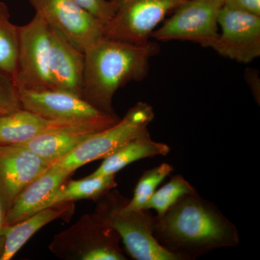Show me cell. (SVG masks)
<instances>
[{
    "instance_id": "cell-8",
    "label": "cell",
    "mask_w": 260,
    "mask_h": 260,
    "mask_svg": "<svg viewBox=\"0 0 260 260\" xmlns=\"http://www.w3.org/2000/svg\"><path fill=\"white\" fill-rule=\"evenodd\" d=\"M223 6V0H187L151 37L160 42L187 41L211 48L218 37V15Z\"/></svg>"
},
{
    "instance_id": "cell-17",
    "label": "cell",
    "mask_w": 260,
    "mask_h": 260,
    "mask_svg": "<svg viewBox=\"0 0 260 260\" xmlns=\"http://www.w3.org/2000/svg\"><path fill=\"white\" fill-rule=\"evenodd\" d=\"M77 122L81 121L50 120L23 109L0 114V145L21 144L46 132Z\"/></svg>"
},
{
    "instance_id": "cell-19",
    "label": "cell",
    "mask_w": 260,
    "mask_h": 260,
    "mask_svg": "<svg viewBox=\"0 0 260 260\" xmlns=\"http://www.w3.org/2000/svg\"><path fill=\"white\" fill-rule=\"evenodd\" d=\"M116 186L115 174L93 178L86 177L80 180H72L68 183L64 181L49 197L41 210L75 200L100 199Z\"/></svg>"
},
{
    "instance_id": "cell-27",
    "label": "cell",
    "mask_w": 260,
    "mask_h": 260,
    "mask_svg": "<svg viewBox=\"0 0 260 260\" xmlns=\"http://www.w3.org/2000/svg\"><path fill=\"white\" fill-rule=\"evenodd\" d=\"M8 212L6 203L4 198L0 192V256L3 251V243H4V233L6 224V215Z\"/></svg>"
},
{
    "instance_id": "cell-2",
    "label": "cell",
    "mask_w": 260,
    "mask_h": 260,
    "mask_svg": "<svg viewBox=\"0 0 260 260\" xmlns=\"http://www.w3.org/2000/svg\"><path fill=\"white\" fill-rule=\"evenodd\" d=\"M154 235L172 249L197 253L239 242L234 225L196 193L183 196L155 218Z\"/></svg>"
},
{
    "instance_id": "cell-12",
    "label": "cell",
    "mask_w": 260,
    "mask_h": 260,
    "mask_svg": "<svg viewBox=\"0 0 260 260\" xmlns=\"http://www.w3.org/2000/svg\"><path fill=\"white\" fill-rule=\"evenodd\" d=\"M50 164L23 144L0 145V192L8 210L25 186Z\"/></svg>"
},
{
    "instance_id": "cell-16",
    "label": "cell",
    "mask_w": 260,
    "mask_h": 260,
    "mask_svg": "<svg viewBox=\"0 0 260 260\" xmlns=\"http://www.w3.org/2000/svg\"><path fill=\"white\" fill-rule=\"evenodd\" d=\"M73 212V202L61 203L39 210L18 223L7 225L0 260L13 259L38 231L53 220L70 216Z\"/></svg>"
},
{
    "instance_id": "cell-26",
    "label": "cell",
    "mask_w": 260,
    "mask_h": 260,
    "mask_svg": "<svg viewBox=\"0 0 260 260\" xmlns=\"http://www.w3.org/2000/svg\"><path fill=\"white\" fill-rule=\"evenodd\" d=\"M245 79L250 87L253 95L258 103L260 99V81L259 72L254 69H247L245 72Z\"/></svg>"
},
{
    "instance_id": "cell-9",
    "label": "cell",
    "mask_w": 260,
    "mask_h": 260,
    "mask_svg": "<svg viewBox=\"0 0 260 260\" xmlns=\"http://www.w3.org/2000/svg\"><path fill=\"white\" fill-rule=\"evenodd\" d=\"M36 13L84 53L104 37V24L74 0H29Z\"/></svg>"
},
{
    "instance_id": "cell-5",
    "label": "cell",
    "mask_w": 260,
    "mask_h": 260,
    "mask_svg": "<svg viewBox=\"0 0 260 260\" xmlns=\"http://www.w3.org/2000/svg\"><path fill=\"white\" fill-rule=\"evenodd\" d=\"M154 116L151 106L138 102L118 122L89 137L70 153L51 162L46 172L60 170L73 173L88 162L107 158L148 129Z\"/></svg>"
},
{
    "instance_id": "cell-4",
    "label": "cell",
    "mask_w": 260,
    "mask_h": 260,
    "mask_svg": "<svg viewBox=\"0 0 260 260\" xmlns=\"http://www.w3.org/2000/svg\"><path fill=\"white\" fill-rule=\"evenodd\" d=\"M120 237L96 214H85L74 224L58 233L49 251L64 260H124Z\"/></svg>"
},
{
    "instance_id": "cell-23",
    "label": "cell",
    "mask_w": 260,
    "mask_h": 260,
    "mask_svg": "<svg viewBox=\"0 0 260 260\" xmlns=\"http://www.w3.org/2000/svg\"><path fill=\"white\" fill-rule=\"evenodd\" d=\"M23 109L18 89L13 79L0 70V113L5 114Z\"/></svg>"
},
{
    "instance_id": "cell-10",
    "label": "cell",
    "mask_w": 260,
    "mask_h": 260,
    "mask_svg": "<svg viewBox=\"0 0 260 260\" xmlns=\"http://www.w3.org/2000/svg\"><path fill=\"white\" fill-rule=\"evenodd\" d=\"M219 34L210 49L238 62L248 64L260 56V16L222 7Z\"/></svg>"
},
{
    "instance_id": "cell-25",
    "label": "cell",
    "mask_w": 260,
    "mask_h": 260,
    "mask_svg": "<svg viewBox=\"0 0 260 260\" xmlns=\"http://www.w3.org/2000/svg\"><path fill=\"white\" fill-rule=\"evenodd\" d=\"M224 6L260 16V0H223Z\"/></svg>"
},
{
    "instance_id": "cell-20",
    "label": "cell",
    "mask_w": 260,
    "mask_h": 260,
    "mask_svg": "<svg viewBox=\"0 0 260 260\" xmlns=\"http://www.w3.org/2000/svg\"><path fill=\"white\" fill-rule=\"evenodd\" d=\"M18 54V26L10 20V10L0 1V70L14 79Z\"/></svg>"
},
{
    "instance_id": "cell-1",
    "label": "cell",
    "mask_w": 260,
    "mask_h": 260,
    "mask_svg": "<svg viewBox=\"0 0 260 260\" xmlns=\"http://www.w3.org/2000/svg\"><path fill=\"white\" fill-rule=\"evenodd\" d=\"M157 43L133 44L103 37L84 52L82 99L99 110L115 114L113 98L132 81L146 78L150 59L159 54Z\"/></svg>"
},
{
    "instance_id": "cell-18",
    "label": "cell",
    "mask_w": 260,
    "mask_h": 260,
    "mask_svg": "<svg viewBox=\"0 0 260 260\" xmlns=\"http://www.w3.org/2000/svg\"><path fill=\"white\" fill-rule=\"evenodd\" d=\"M170 148L164 143L153 141L148 129L143 132L104 158L102 165L88 177H99L116 174L132 162L146 158L167 155Z\"/></svg>"
},
{
    "instance_id": "cell-6",
    "label": "cell",
    "mask_w": 260,
    "mask_h": 260,
    "mask_svg": "<svg viewBox=\"0 0 260 260\" xmlns=\"http://www.w3.org/2000/svg\"><path fill=\"white\" fill-rule=\"evenodd\" d=\"M51 50V28L41 15L36 13L28 23L18 26V60L13 79L18 90H54Z\"/></svg>"
},
{
    "instance_id": "cell-15",
    "label": "cell",
    "mask_w": 260,
    "mask_h": 260,
    "mask_svg": "<svg viewBox=\"0 0 260 260\" xmlns=\"http://www.w3.org/2000/svg\"><path fill=\"white\" fill-rule=\"evenodd\" d=\"M73 173L47 171L20 191L6 215L7 225L18 223L42 209L43 205Z\"/></svg>"
},
{
    "instance_id": "cell-13",
    "label": "cell",
    "mask_w": 260,
    "mask_h": 260,
    "mask_svg": "<svg viewBox=\"0 0 260 260\" xmlns=\"http://www.w3.org/2000/svg\"><path fill=\"white\" fill-rule=\"evenodd\" d=\"M119 119L73 123L46 132L21 144L51 164L70 153L92 135L114 125Z\"/></svg>"
},
{
    "instance_id": "cell-24",
    "label": "cell",
    "mask_w": 260,
    "mask_h": 260,
    "mask_svg": "<svg viewBox=\"0 0 260 260\" xmlns=\"http://www.w3.org/2000/svg\"><path fill=\"white\" fill-rule=\"evenodd\" d=\"M84 9L88 10L100 20L104 26L112 20L114 16V6L111 0H74Z\"/></svg>"
},
{
    "instance_id": "cell-14",
    "label": "cell",
    "mask_w": 260,
    "mask_h": 260,
    "mask_svg": "<svg viewBox=\"0 0 260 260\" xmlns=\"http://www.w3.org/2000/svg\"><path fill=\"white\" fill-rule=\"evenodd\" d=\"M51 28V75L54 90L82 98L84 53Z\"/></svg>"
},
{
    "instance_id": "cell-7",
    "label": "cell",
    "mask_w": 260,
    "mask_h": 260,
    "mask_svg": "<svg viewBox=\"0 0 260 260\" xmlns=\"http://www.w3.org/2000/svg\"><path fill=\"white\" fill-rule=\"evenodd\" d=\"M114 16L104 28V37L143 44L165 17L187 0H111Z\"/></svg>"
},
{
    "instance_id": "cell-22",
    "label": "cell",
    "mask_w": 260,
    "mask_h": 260,
    "mask_svg": "<svg viewBox=\"0 0 260 260\" xmlns=\"http://www.w3.org/2000/svg\"><path fill=\"white\" fill-rule=\"evenodd\" d=\"M170 164H162L158 167L147 171L140 178L135 187L133 199L125 205L126 210H145V206L157 187L172 172Z\"/></svg>"
},
{
    "instance_id": "cell-21",
    "label": "cell",
    "mask_w": 260,
    "mask_h": 260,
    "mask_svg": "<svg viewBox=\"0 0 260 260\" xmlns=\"http://www.w3.org/2000/svg\"><path fill=\"white\" fill-rule=\"evenodd\" d=\"M194 193H196L194 187L184 177L175 176L155 191L145 205V210H155L158 216H161L183 196Z\"/></svg>"
},
{
    "instance_id": "cell-11",
    "label": "cell",
    "mask_w": 260,
    "mask_h": 260,
    "mask_svg": "<svg viewBox=\"0 0 260 260\" xmlns=\"http://www.w3.org/2000/svg\"><path fill=\"white\" fill-rule=\"evenodd\" d=\"M22 108L50 120L105 121L119 118L99 110L75 94L61 90L19 89Z\"/></svg>"
},
{
    "instance_id": "cell-28",
    "label": "cell",
    "mask_w": 260,
    "mask_h": 260,
    "mask_svg": "<svg viewBox=\"0 0 260 260\" xmlns=\"http://www.w3.org/2000/svg\"><path fill=\"white\" fill-rule=\"evenodd\" d=\"M0 114H2V113H0Z\"/></svg>"
},
{
    "instance_id": "cell-3",
    "label": "cell",
    "mask_w": 260,
    "mask_h": 260,
    "mask_svg": "<svg viewBox=\"0 0 260 260\" xmlns=\"http://www.w3.org/2000/svg\"><path fill=\"white\" fill-rule=\"evenodd\" d=\"M95 213L119 234L126 250L137 260H178L180 256L169 250L154 235L155 218L146 210H126L129 200L117 191L104 195Z\"/></svg>"
}]
</instances>
